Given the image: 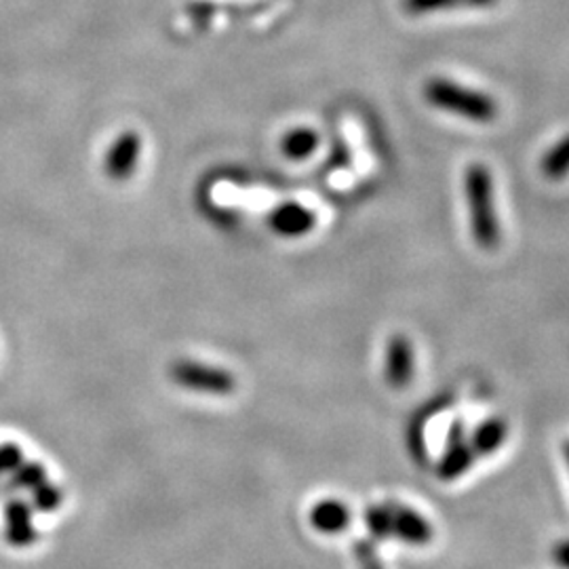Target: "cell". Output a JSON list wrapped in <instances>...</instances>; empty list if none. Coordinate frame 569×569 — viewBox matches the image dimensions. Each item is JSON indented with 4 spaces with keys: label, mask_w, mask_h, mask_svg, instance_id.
Here are the masks:
<instances>
[{
    "label": "cell",
    "mask_w": 569,
    "mask_h": 569,
    "mask_svg": "<svg viewBox=\"0 0 569 569\" xmlns=\"http://www.w3.org/2000/svg\"><path fill=\"white\" fill-rule=\"evenodd\" d=\"M470 230L477 247L491 251L500 244L502 228L493 204V180L488 167L481 163L470 164L465 176Z\"/></svg>",
    "instance_id": "obj_1"
},
{
    "label": "cell",
    "mask_w": 569,
    "mask_h": 569,
    "mask_svg": "<svg viewBox=\"0 0 569 569\" xmlns=\"http://www.w3.org/2000/svg\"><path fill=\"white\" fill-rule=\"evenodd\" d=\"M425 100L437 110L472 122H491L498 117V103L493 102L491 96L448 79L428 81L425 84Z\"/></svg>",
    "instance_id": "obj_2"
},
{
    "label": "cell",
    "mask_w": 569,
    "mask_h": 569,
    "mask_svg": "<svg viewBox=\"0 0 569 569\" xmlns=\"http://www.w3.org/2000/svg\"><path fill=\"white\" fill-rule=\"evenodd\" d=\"M169 376L178 387L199 392V395H211V397H228L234 392L237 380L230 371L222 367L207 366L199 361H176L169 367Z\"/></svg>",
    "instance_id": "obj_3"
},
{
    "label": "cell",
    "mask_w": 569,
    "mask_h": 569,
    "mask_svg": "<svg viewBox=\"0 0 569 569\" xmlns=\"http://www.w3.org/2000/svg\"><path fill=\"white\" fill-rule=\"evenodd\" d=\"M142 154V138L136 131H122L103 154V173L112 182H127L133 178Z\"/></svg>",
    "instance_id": "obj_4"
},
{
    "label": "cell",
    "mask_w": 569,
    "mask_h": 569,
    "mask_svg": "<svg viewBox=\"0 0 569 569\" xmlns=\"http://www.w3.org/2000/svg\"><path fill=\"white\" fill-rule=\"evenodd\" d=\"M392 515V536H397L401 542L409 547H427L432 540V526L428 523L427 517L418 510L406 507V505H388Z\"/></svg>",
    "instance_id": "obj_5"
},
{
    "label": "cell",
    "mask_w": 569,
    "mask_h": 569,
    "mask_svg": "<svg viewBox=\"0 0 569 569\" xmlns=\"http://www.w3.org/2000/svg\"><path fill=\"white\" fill-rule=\"evenodd\" d=\"M472 462H475V451L470 448L465 428L460 422H456L449 432L448 449L437 467V472L443 481H456L472 467Z\"/></svg>",
    "instance_id": "obj_6"
},
{
    "label": "cell",
    "mask_w": 569,
    "mask_h": 569,
    "mask_svg": "<svg viewBox=\"0 0 569 569\" xmlns=\"http://www.w3.org/2000/svg\"><path fill=\"white\" fill-rule=\"evenodd\" d=\"M416 371V355L409 338L403 333H395L388 340L387 348V382L392 388H406L413 380Z\"/></svg>",
    "instance_id": "obj_7"
},
{
    "label": "cell",
    "mask_w": 569,
    "mask_h": 569,
    "mask_svg": "<svg viewBox=\"0 0 569 569\" xmlns=\"http://www.w3.org/2000/svg\"><path fill=\"white\" fill-rule=\"evenodd\" d=\"M317 224L315 213L302 203H281L270 213V228L284 239L305 237Z\"/></svg>",
    "instance_id": "obj_8"
},
{
    "label": "cell",
    "mask_w": 569,
    "mask_h": 569,
    "mask_svg": "<svg viewBox=\"0 0 569 569\" xmlns=\"http://www.w3.org/2000/svg\"><path fill=\"white\" fill-rule=\"evenodd\" d=\"M4 528L11 547L26 549L34 545L37 529L32 521V507L26 505L23 500H9L4 507Z\"/></svg>",
    "instance_id": "obj_9"
},
{
    "label": "cell",
    "mask_w": 569,
    "mask_h": 569,
    "mask_svg": "<svg viewBox=\"0 0 569 569\" xmlns=\"http://www.w3.org/2000/svg\"><path fill=\"white\" fill-rule=\"evenodd\" d=\"M310 523L321 533H329V536L342 533L350 523V510L345 502L327 498L317 502L310 510Z\"/></svg>",
    "instance_id": "obj_10"
},
{
    "label": "cell",
    "mask_w": 569,
    "mask_h": 569,
    "mask_svg": "<svg viewBox=\"0 0 569 569\" xmlns=\"http://www.w3.org/2000/svg\"><path fill=\"white\" fill-rule=\"evenodd\" d=\"M507 437H509L507 422L502 418H489L475 428V432L470 435L468 441H470V448L475 451V456H489L505 446Z\"/></svg>",
    "instance_id": "obj_11"
},
{
    "label": "cell",
    "mask_w": 569,
    "mask_h": 569,
    "mask_svg": "<svg viewBox=\"0 0 569 569\" xmlns=\"http://www.w3.org/2000/svg\"><path fill=\"white\" fill-rule=\"evenodd\" d=\"M319 142H321V138L317 131H312L308 127H298V129H291L284 133L281 150L289 161H306L317 152Z\"/></svg>",
    "instance_id": "obj_12"
},
{
    "label": "cell",
    "mask_w": 569,
    "mask_h": 569,
    "mask_svg": "<svg viewBox=\"0 0 569 569\" xmlns=\"http://www.w3.org/2000/svg\"><path fill=\"white\" fill-rule=\"evenodd\" d=\"M542 176L550 182H561L569 176V133L550 148L540 163Z\"/></svg>",
    "instance_id": "obj_13"
},
{
    "label": "cell",
    "mask_w": 569,
    "mask_h": 569,
    "mask_svg": "<svg viewBox=\"0 0 569 569\" xmlns=\"http://www.w3.org/2000/svg\"><path fill=\"white\" fill-rule=\"evenodd\" d=\"M47 479V470L39 462H21L20 467L16 468L11 472V483L9 489L16 491V489H26V491H34L37 488H41Z\"/></svg>",
    "instance_id": "obj_14"
},
{
    "label": "cell",
    "mask_w": 569,
    "mask_h": 569,
    "mask_svg": "<svg viewBox=\"0 0 569 569\" xmlns=\"http://www.w3.org/2000/svg\"><path fill=\"white\" fill-rule=\"evenodd\" d=\"M366 523L373 540H387L392 536V515L388 505L369 507L366 512Z\"/></svg>",
    "instance_id": "obj_15"
},
{
    "label": "cell",
    "mask_w": 569,
    "mask_h": 569,
    "mask_svg": "<svg viewBox=\"0 0 569 569\" xmlns=\"http://www.w3.org/2000/svg\"><path fill=\"white\" fill-rule=\"evenodd\" d=\"M61 502H63V491L49 481H44L41 488L32 491V509L39 512H53L60 509Z\"/></svg>",
    "instance_id": "obj_16"
},
{
    "label": "cell",
    "mask_w": 569,
    "mask_h": 569,
    "mask_svg": "<svg viewBox=\"0 0 569 569\" xmlns=\"http://www.w3.org/2000/svg\"><path fill=\"white\" fill-rule=\"evenodd\" d=\"M456 4L465 7V0H406L407 13H411V16H422L428 11H439V9H448Z\"/></svg>",
    "instance_id": "obj_17"
},
{
    "label": "cell",
    "mask_w": 569,
    "mask_h": 569,
    "mask_svg": "<svg viewBox=\"0 0 569 569\" xmlns=\"http://www.w3.org/2000/svg\"><path fill=\"white\" fill-rule=\"evenodd\" d=\"M355 555H357L359 569H385L382 568L380 557H378V550H376V547H373L371 542H367V540H359V542L355 545Z\"/></svg>",
    "instance_id": "obj_18"
},
{
    "label": "cell",
    "mask_w": 569,
    "mask_h": 569,
    "mask_svg": "<svg viewBox=\"0 0 569 569\" xmlns=\"http://www.w3.org/2000/svg\"><path fill=\"white\" fill-rule=\"evenodd\" d=\"M23 462V453L16 443H2L0 446V468L2 472H13Z\"/></svg>",
    "instance_id": "obj_19"
},
{
    "label": "cell",
    "mask_w": 569,
    "mask_h": 569,
    "mask_svg": "<svg viewBox=\"0 0 569 569\" xmlns=\"http://www.w3.org/2000/svg\"><path fill=\"white\" fill-rule=\"evenodd\" d=\"M555 563L561 569H569V540H561L552 550Z\"/></svg>",
    "instance_id": "obj_20"
},
{
    "label": "cell",
    "mask_w": 569,
    "mask_h": 569,
    "mask_svg": "<svg viewBox=\"0 0 569 569\" xmlns=\"http://www.w3.org/2000/svg\"><path fill=\"white\" fill-rule=\"evenodd\" d=\"M563 456H566V462H568L569 467V441H566V443H563Z\"/></svg>",
    "instance_id": "obj_21"
},
{
    "label": "cell",
    "mask_w": 569,
    "mask_h": 569,
    "mask_svg": "<svg viewBox=\"0 0 569 569\" xmlns=\"http://www.w3.org/2000/svg\"><path fill=\"white\" fill-rule=\"evenodd\" d=\"M0 475H2V468H0Z\"/></svg>",
    "instance_id": "obj_22"
}]
</instances>
